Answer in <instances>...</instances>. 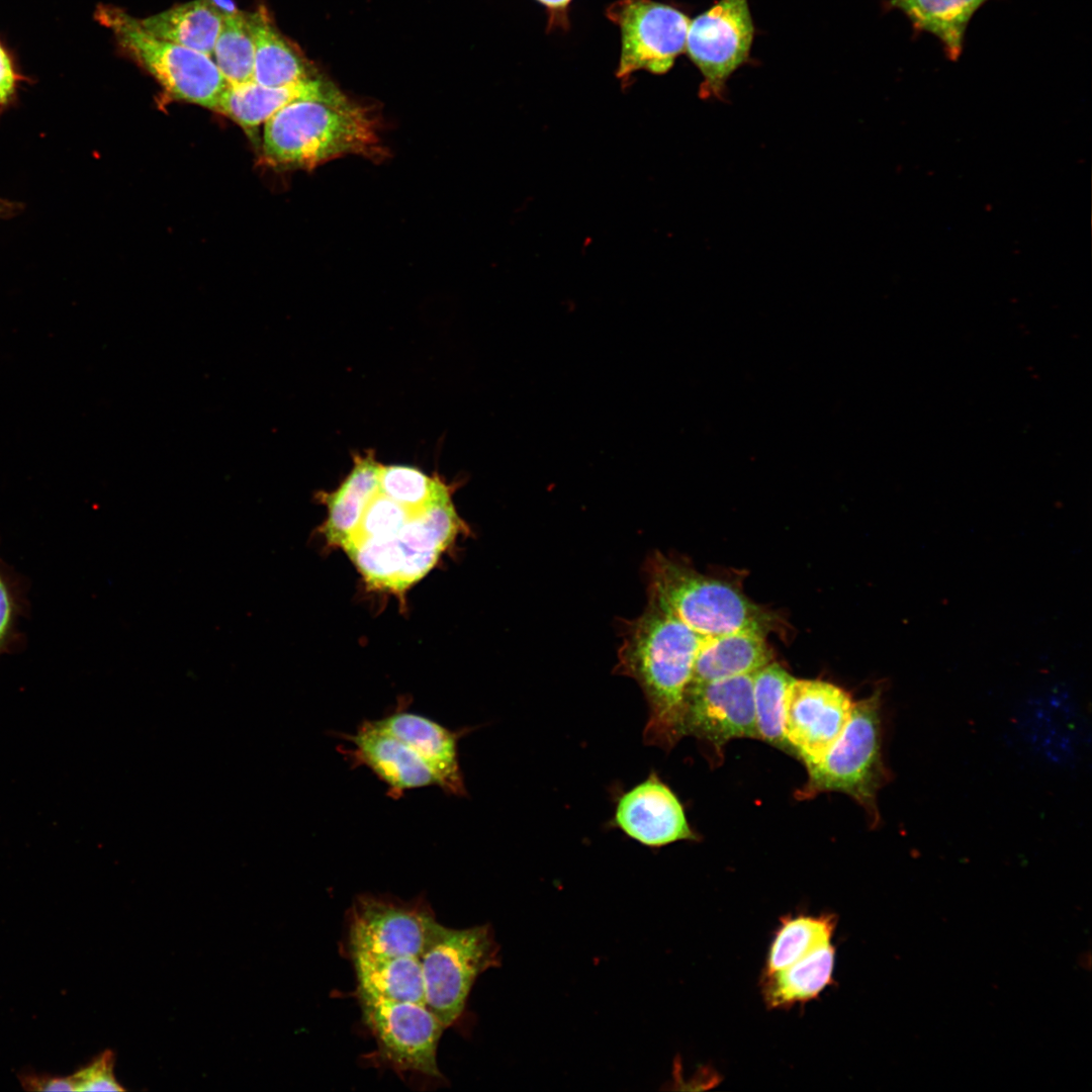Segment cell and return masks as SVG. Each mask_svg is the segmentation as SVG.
Segmentation results:
<instances>
[{
    "label": "cell",
    "mask_w": 1092,
    "mask_h": 1092,
    "mask_svg": "<svg viewBox=\"0 0 1092 1092\" xmlns=\"http://www.w3.org/2000/svg\"><path fill=\"white\" fill-rule=\"evenodd\" d=\"M702 636L648 600L626 623L616 671L635 679L648 706L644 742L669 750L682 737V711Z\"/></svg>",
    "instance_id": "obj_1"
},
{
    "label": "cell",
    "mask_w": 1092,
    "mask_h": 1092,
    "mask_svg": "<svg viewBox=\"0 0 1092 1092\" xmlns=\"http://www.w3.org/2000/svg\"><path fill=\"white\" fill-rule=\"evenodd\" d=\"M264 124V155L277 165L311 169L346 155H385L372 113L339 89L292 101Z\"/></svg>",
    "instance_id": "obj_2"
},
{
    "label": "cell",
    "mask_w": 1092,
    "mask_h": 1092,
    "mask_svg": "<svg viewBox=\"0 0 1092 1092\" xmlns=\"http://www.w3.org/2000/svg\"><path fill=\"white\" fill-rule=\"evenodd\" d=\"M646 568L649 600L702 637L767 631L768 616L735 585L660 553L648 559Z\"/></svg>",
    "instance_id": "obj_3"
},
{
    "label": "cell",
    "mask_w": 1092,
    "mask_h": 1092,
    "mask_svg": "<svg viewBox=\"0 0 1092 1092\" xmlns=\"http://www.w3.org/2000/svg\"><path fill=\"white\" fill-rule=\"evenodd\" d=\"M808 781L797 792L799 799L819 793L840 792L854 799L878 825L879 791L890 782L883 758L881 693L854 702L850 719L833 745L816 762L806 765Z\"/></svg>",
    "instance_id": "obj_4"
},
{
    "label": "cell",
    "mask_w": 1092,
    "mask_h": 1092,
    "mask_svg": "<svg viewBox=\"0 0 1092 1092\" xmlns=\"http://www.w3.org/2000/svg\"><path fill=\"white\" fill-rule=\"evenodd\" d=\"M499 949L489 924L455 929L437 922L419 961L425 1006L445 1028L463 1013L477 977L500 965Z\"/></svg>",
    "instance_id": "obj_5"
},
{
    "label": "cell",
    "mask_w": 1092,
    "mask_h": 1092,
    "mask_svg": "<svg viewBox=\"0 0 1092 1092\" xmlns=\"http://www.w3.org/2000/svg\"><path fill=\"white\" fill-rule=\"evenodd\" d=\"M97 19L171 96L215 110L228 82L210 56L152 34L140 19L117 7L98 8Z\"/></svg>",
    "instance_id": "obj_6"
},
{
    "label": "cell",
    "mask_w": 1092,
    "mask_h": 1092,
    "mask_svg": "<svg viewBox=\"0 0 1092 1092\" xmlns=\"http://www.w3.org/2000/svg\"><path fill=\"white\" fill-rule=\"evenodd\" d=\"M437 922L421 895L403 900L390 894H360L348 914L349 953L419 958Z\"/></svg>",
    "instance_id": "obj_7"
},
{
    "label": "cell",
    "mask_w": 1092,
    "mask_h": 1092,
    "mask_svg": "<svg viewBox=\"0 0 1092 1092\" xmlns=\"http://www.w3.org/2000/svg\"><path fill=\"white\" fill-rule=\"evenodd\" d=\"M754 31L748 0H719L690 21L686 50L703 76L702 99L726 100L727 81L750 59Z\"/></svg>",
    "instance_id": "obj_8"
},
{
    "label": "cell",
    "mask_w": 1092,
    "mask_h": 1092,
    "mask_svg": "<svg viewBox=\"0 0 1092 1092\" xmlns=\"http://www.w3.org/2000/svg\"><path fill=\"white\" fill-rule=\"evenodd\" d=\"M622 33L617 77L647 70L664 74L686 50L690 18L682 11L653 0H619L607 9Z\"/></svg>",
    "instance_id": "obj_9"
},
{
    "label": "cell",
    "mask_w": 1092,
    "mask_h": 1092,
    "mask_svg": "<svg viewBox=\"0 0 1092 1092\" xmlns=\"http://www.w3.org/2000/svg\"><path fill=\"white\" fill-rule=\"evenodd\" d=\"M357 998L384 1063L398 1073L442 1078L437 1049L445 1027L425 1005Z\"/></svg>",
    "instance_id": "obj_10"
},
{
    "label": "cell",
    "mask_w": 1092,
    "mask_h": 1092,
    "mask_svg": "<svg viewBox=\"0 0 1092 1092\" xmlns=\"http://www.w3.org/2000/svg\"><path fill=\"white\" fill-rule=\"evenodd\" d=\"M854 702L843 689L819 679H796L785 700L784 732L794 754L818 761L848 723Z\"/></svg>",
    "instance_id": "obj_11"
},
{
    "label": "cell",
    "mask_w": 1092,
    "mask_h": 1092,
    "mask_svg": "<svg viewBox=\"0 0 1092 1092\" xmlns=\"http://www.w3.org/2000/svg\"><path fill=\"white\" fill-rule=\"evenodd\" d=\"M687 735L718 750L734 738H758L752 675L689 687L682 711V736Z\"/></svg>",
    "instance_id": "obj_12"
},
{
    "label": "cell",
    "mask_w": 1092,
    "mask_h": 1092,
    "mask_svg": "<svg viewBox=\"0 0 1092 1092\" xmlns=\"http://www.w3.org/2000/svg\"><path fill=\"white\" fill-rule=\"evenodd\" d=\"M334 734L351 743L350 747H339L351 767L370 769L387 787L389 797L398 799L410 790L438 787L425 761L375 720L362 721L355 733Z\"/></svg>",
    "instance_id": "obj_13"
},
{
    "label": "cell",
    "mask_w": 1092,
    "mask_h": 1092,
    "mask_svg": "<svg viewBox=\"0 0 1092 1092\" xmlns=\"http://www.w3.org/2000/svg\"><path fill=\"white\" fill-rule=\"evenodd\" d=\"M613 825L650 847L697 839L679 800L654 771L619 798Z\"/></svg>",
    "instance_id": "obj_14"
},
{
    "label": "cell",
    "mask_w": 1092,
    "mask_h": 1092,
    "mask_svg": "<svg viewBox=\"0 0 1092 1092\" xmlns=\"http://www.w3.org/2000/svg\"><path fill=\"white\" fill-rule=\"evenodd\" d=\"M407 703L376 719V723L410 746L430 767L446 794L466 797L458 743L472 728L452 730L433 719L408 711Z\"/></svg>",
    "instance_id": "obj_15"
},
{
    "label": "cell",
    "mask_w": 1092,
    "mask_h": 1092,
    "mask_svg": "<svg viewBox=\"0 0 1092 1092\" xmlns=\"http://www.w3.org/2000/svg\"><path fill=\"white\" fill-rule=\"evenodd\" d=\"M771 661L764 631L748 629L702 637L688 688L752 675Z\"/></svg>",
    "instance_id": "obj_16"
},
{
    "label": "cell",
    "mask_w": 1092,
    "mask_h": 1092,
    "mask_svg": "<svg viewBox=\"0 0 1092 1092\" xmlns=\"http://www.w3.org/2000/svg\"><path fill=\"white\" fill-rule=\"evenodd\" d=\"M337 90L333 83L316 76L276 87L263 86L254 81L228 82L215 110L230 116L246 129H254L292 101L323 98Z\"/></svg>",
    "instance_id": "obj_17"
},
{
    "label": "cell",
    "mask_w": 1092,
    "mask_h": 1092,
    "mask_svg": "<svg viewBox=\"0 0 1092 1092\" xmlns=\"http://www.w3.org/2000/svg\"><path fill=\"white\" fill-rule=\"evenodd\" d=\"M380 466L373 452L355 454L354 466L339 488L321 493L328 508L323 534L329 544L343 548L355 533L366 503L378 489Z\"/></svg>",
    "instance_id": "obj_18"
},
{
    "label": "cell",
    "mask_w": 1092,
    "mask_h": 1092,
    "mask_svg": "<svg viewBox=\"0 0 1092 1092\" xmlns=\"http://www.w3.org/2000/svg\"><path fill=\"white\" fill-rule=\"evenodd\" d=\"M357 997L425 1005L424 980L419 958L351 957Z\"/></svg>",
    "instance_id": "obj_19"
},
{
    "label": "cell",
    "mask_w": 1092,
    "mask_h": 1092,
    "mask_svg": "<svg viewBox=\"0 0 1092 1092\" xmlns=\"http://www.w3.org/2000/svg\"><path fill=\"white\" fill-rule=\"evenodd\" d=\"M255 46L254 82L283 86L315 77L303 56L276 28L261 6L249 13Z\"/></svg>",
    "instance_id": "obj_20"
},
{
    "label": "cell",
    "mask_w": 1092,
    "mask_h": 1092,
    "mask_svg": "<svg viewBox=\"0 0 1092 1092\" xmlns=\"http://www.w3.org/2000/svg\"><path fill=\"white\" fill-rule=\"evenodd\" d=\"M223 12L211 0H191L140 20L152 34L211 57Z\"/></svg>",
    "instance_id": "obj_21"
},
{
    "label": "cell",
    "mask_w": 1092,
    "mask_h": 1092,
    "mask_svg": "<svg viewBox=\"0 0 1092 1092\" xmlns=\"http://www.w3.org/2000/svg\"><path fill=\"white\" fill-rule=\"evenodd\" d=\"M988 0H887V7L904 13L916 31L934 35L946 57L957 61L963 52L968 24Z\"/></svg>",
    "instance_id": "obj_22"
},
{
    "label": "cell",
    "mask_w": 1092,
    "mask_h": 1092,
    "mask_svg": "<svg viewBox=\"0 0 1092 1092\" xmlns=\"http://www.w3.org/2000/svg\"><path fill=\"white\" fill-rule=\"evenodd\" d=\"M834 947L824 943L789 967L766 974L764 995L771 1007H784L816 997L831 981Z\"/></svg>",
    "instance_id": "obj_23"
},
{
    "label": "cell",
    "mask_w": 1092,
    "mask_h": 1092,
    "mask_svg": "<svg viewBox=\"0 0 1092 1092\" xmlns=\"http://www.w3.org/2000/svg\"><path fill=\"white\" fill-rule=\"evenodd\" d=\"M752 677L758 738L794 754L784 732L786 694L794 677L774 661L752 674Z\"/></svg>",
    "instance_id": "obj_24"
},
{
    "label": "cell",
    "mask_w": 1092,
    "mask_h": 1092,
    "mask_svg": "<svg viewBox=\"0 0 1092 1092\" xmlns=\"http://www.w3.org/2000/svg\"><path fill=\"white\" fill-rule=\"evenodd\" d=\"M211 58L226 82L253 80L255 46L249 13L238 10L223 12Z\"/></svg>",
    "instance_id": "obj_25"
},
{
    "label": "cell",
    "mask_w": 1092,
    "mask_h": 1092,
    "mask_svg": "<svg viewBox=\"0 0 1092 1092\" xmlns=\"http://www.w3.org/2000/svg\"><path fill=\"white\" fill-rule=\"evenodd\" d=\"M834 928L832 915H802L785 920L771 943L766 974L785 969L818 946L830 942Z\"/></svg>",
    "instance_id": "obj_26"
},
{
    "label": "cell",
    "mask_w": 1092,
    "mask_h": 1092,
    "mask_svg": "<svg viewBox=\"0 0 1092 1092\" xmlns=\"http://www.w3.org/2000/svg\"><path fill=\"white\" fill-rule=\"evenodd\" d=\"M378 488L393 500L415 510L451 498L449 487L438 477L405 465H381Z\"/></svg>",
    "instance_id": "obj_27"
},
{
    "label": "cell",
    "mask_w": 1092,
    "mask_h": 1092,
    "mask_svg": "<svg viewBox=\"0 0 1092 1092\" xmlns=\"http://www.w3.org/2000/svg\"><path fill=\"white\" fill-rule=\"evenodd\" d=\"M422 510L407 508L378 488L366 503L357 529L344 547L362 539L391 537Z\"/></svg>",
    "instance_id": "obj_28"
},
{
    "label": "cell",
    "mask_w": 1092,
    "mask_h": 1092,
    "mask_svg": "<svg viewBox=\"0 0 1092 1092\" xmlns=\"http://www.w3.org/2000/svg\"><path fill=\"white\" fill-rule=\"evenodd\" d=\"M23 583L0 561V655L17 647V624L24 613Z\"/></svg>",
    "instance_id": "obj_29"
},
{
    "label": "cell",
    "mask_w": 1092,
    "mask_h": 1092,
    "mask_svg": "<svg viewBox=\"0 0 1092 1092\" xmlns=\"http://www.w3.org/2000/svg\"><path fill=\"white\" fill-rule=\"evenodd\" d=\"M114 1054L103 1052L88 1066L71 1075L74 1091H123L113 1073Z\"/></svg>",
    "instance_id": "obj_30"
},
{
    "label": "cell",
    "mask_w": 1092,
    "mask_h": 1092,
    "mask_svg": "<svg viewBox=\"0 0 1092 1092\" xmlns=\"http://www.w3.org/2000/svg\"><path fill=\"white\" fill-rule=\"evenodd\" d=\"M20 1082L24 1089L30 1091H74L71 1076L57 1077L50 1075L24 1074L20 1076Z\"/></svg>",
    "instance_id": "obj_31"
},
{
    "label": "cell",
    "mask_w": 1092,
    "mask_h": 1092,
    "mask_svg": "<svg viewBox=\"0 0 1092 1092\" xmlns=\"http://www.w3.org/2000/svg\"><path fill=\"white\" fill-rule=\"evenodd\" d=\"M17 76L10 57L0 43V105L6 104L13 96Z\"/></svg>",
    "instance_id": "obj_32"
},
{
    "label": "cell",
    "mask_w": 1092,
    "mask_h": 1092,
    "mask_svg": "<svg viewBox=\"0 0 1092 1092\" xmlns=\"http://www.w3.org/2000/svg\"><path fill=\"white\" fill-rule=\"evenodd\" d=\"M538 1H540V2H541V3H543L544 5H546V6H548V7H551V8H562V7H564V6H565V5H566V4H567V3H568V2L570 1V0H538Z\"/></svg>",
    "instance_id": "obj_33"
},
{
    "label": "cell",
    "mask_w": 1092,
    "mask_h": 1092,
    "mask_svg": "<svg viewBox=\"0 0 1092 1092\" xmlns=\"http://www.w3.org/2000/svg\"><path fill=\"white\" fill-rule=\"evenodd\" d=\"M1 205H2V203L0 202V211L2 210V206H1Z\"/></svg>",
    "instance_id": "obj_34"
}]
</instances>
